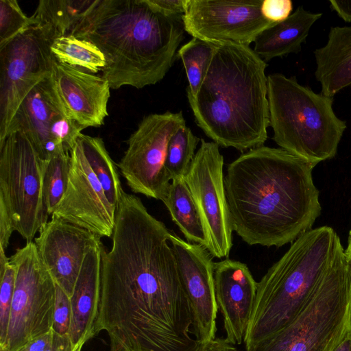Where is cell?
<instances>
[{
  "mask_svg": "<svg viewBox=\"0 0 351 351\" xmlns=\"http://www.w3.org/2000/svg\"><path fill=\"white\" fill-rule=\"evenodd\" d=\"M192 324L165 238L132 234L103 253L96 332H107L110 351H197Z\"/></svg>",
  "mask_w": 351,
  "mask_h": 351,
  "instance_id": "obj_1",
  "label": "cell"
},
{
  "mask_svg": "<svg viewBox=\"0 0 351 351\" xmlns=\"http://www.w3.org/2000/svg\"><path fill=\"white\" fill-rule=\"evenodd\" d=\"M315 165L263 145L230 162L224 184L237 234L250 245L279 247L310 230L321 213Z\"/></svg>",
  "mask_w": 351,
  "mask_h": 351,
  "instance_id": "obj_2",
  "label": "cell"
},
{
  "mask_svg": "<svg viewBox=\"0 0 351 351\" xmlns=\"http://www.w3.org/2000/svg\"><path fill=\"white\" fill-rule=\"evenodd\" d=\"M186 32L182 15L165 14L145 0H97L69 34L103 53L110 88H142L162 80Z\"/></svg>",
  "mask_w": 351,
  "mask_h": 351,
  "instance_id": "obj_3",
  "label": "cell"
},
{
  "mask_svg": "<svg viewBox=\"0 0 351 351\" xmlns=\"http://www.w3.org/2000/svg\"><path fill=\"white\" fill-rule=\"evenodd\" d=\"M216 44L197 95H187L195 123L219 146L241 152L263 146L269 126L266 62L249 45Z\"/></svg>",
  "mask_w": 351,
  "mask_h": 351,
  "instance_id": "obj_4",
  "label": "cell"
},
{
  "mask_svg": "<svg viewBox=\"0 0 351 351\" xmlns=\"http://www.w3.org/2000/svg\"><path fill=\"white\" fill-rule=\"evenodd\" d=\"M342 245L328 226L298 237L257 282L245 347L280 330L305 308Z\"/></svg>",
  "mask_w": 351,
  "mask_h": 351,
  "instance_id": "obj_5",
  "label": "cell"
},
{
  "mask_svg": "<svg viewBox=\"0 0 351 351\" xmlns=\"http://www.w3.org/2000/svg\"><path fill=\"white\" fill-rule=\"evenodd\" d=\"M267 99L273 140L281 149L315 165L335 156L346 123L335 114L332 97L273 73Z\"/></svg>",
  "mask_w": 351,
  "mask_h": 351,
  "instance_id": "obj_6",
  "label": "cell"
},
{
  "mask_svg": "<svg viewBox=\"0 0 351 351\" xmlns=\"http://www.w3.org/2000/svg\"><path fill=\"white\" fill-rule=\"evenodd\" d=\"M351 330V263L341 246L296 318L245 351H334Z\"/></svg>",
  "mask_w": 351,
  "mask_h": 351,
  "instance_id": "obj_7",
  "label": "cell"
},
{
  "mask_svg": "<svg viewBox=\"0 0 351 351\" xmlns=\"http://www.w3.org/2000/svg\"><path fill=\"white\" fill-rule=\"evenodd\" d=\"M43 159L27 135L10 132L0 143V249L14 231L32 242L49 215L42 190Z\"/></svg>",
  "mask_w": 351,
  "mask_h": 351,
  "instance_id": "obj_8",
  "label": "cell"
},
{
  "mask_svg": "<svg viewBox=\"0 0 351 351\" xmlns=\"http://www.w3.org/2000/svg\"><path fill=\"white\" fill-rule=\"evenodd\" d=\"M16 282L7 337L0 351H17L29 341L52 330L56 285L34 242L10 257Z\"/></svg>",
  "mask_w": 351,
  "mask_h": 351,
  "instance_id": "obj_9",
  "label": "cell"
},
{
  "mask_svg": "<svg viewBox=\"0 0 351 351\" xmlns=\"http://www.w3.org/2000/svg\"><path fill=\"white\" fill-rule=\"evenodd\" d=\"M53 41L32 25L0 47V143L24 98L51 74L56 61L50 49Z\"/></svg>",
  "mask_w": 351,
  "mask_h": 351,
  "instance_id": "obj_10",
  "label": "cell"
},
{
  "mask_svg": "<svg viewBox=\"0 0 351 351\" xmlns=\"http://www.w3.org/2000/svg\"><path fill=\"white\" fill-rule=\"evenodd\" d=\"M184 125L182 111L150 114L140 122L127 141L123 156L117 164L132 192L164 199L171 184L165 169L168 143Z\"/></svg>",
  "mask_w": 351,
  "mask_h": 351,
  "instance_id": "obj_11",
  "label": "cell"
},
{
  "mask_svg": "<svg viewBox=\"0 0 351 351\" xmlns=\"http://www.w3.org/2000/svg\"><path fill=\"white\" fill-rule=\"evenodd\" d=\"M215 142L201 139L184 176L199 213L205 233L204 247L213 257H228L232 246V226L226 195L223 156Z\"/></svg>",
  "mask_w": 351,
  "mask_h": 351,
  "instance_id": "obj_12",
  "label": "cell"
},
{
  "mask_svg": "<svg viewBox=\"0 0 351 351\" xmlns=\"http://www.w3.org/2000/svg\"><path fill=\"white\" fill-rule=\"evenodd\" d=\"M84 129L66 115L51 74L36 84L24 98L12 121L8 134L15 130L25 132L39 156L47 160L63 152L69 153Z\"/></svg>",
  "mask_w": 351,
  "mask_h": 351,
  "instance_id": "obj_13",
  "label": "cell"
},
{
  "mask_svg": "<svg viewBox=\"0 0 351 351\" xmlns=\"http://www.w3.org/2000/svg\"><path fill=\"white\" fill-rule=\"evenodd\" d=\"M263 0H187L182 15L186 33L206 42L249 45L274 23L261 13Z\"/></svg>",
  "mask_w": 351,
  "mask_h": 351,
  "instance_id": "obj_14",
  "label": "cell"
},
{
  "mask_svg": "<svg viewBox=\"0 0 351 351\" xmlns=\"http://www.w3.org/2000/svg\"><path fill=\"white\" fill-rule=\"evenodd\" d=\"M69 154L66 189L51 215L100 238L112 237L117 209L106 198L77 138Z\"/></svg>",
  "mask_w": 351,
  "mask_h": 351,
  "instance_id": "obj_15",
  "label": "cell"
},
{
  "mask_svg": "<svg viewBox=\"0 0 351 351\" xmlns=\"http://www.w3.org/2000/svg\"><path fill=\"white\" fill-rule=\"evenodd\" d=\"M169 243L190 304L192 332L200 343L213 340L217 332L218 311L213 256L203 245L186 241L172 232Z\"/></svg>",
  "mask_w": 351,
  "mask_h": 351,
  "instance_id": "obj_16",
  "label": "cell"
},
{
  "mask_svg": "<svg viewBox=\"0 0 351 351\" xmlns=\"http://www.w3.org/2000/svg\"><path fill=\"white\" fill-rule=\"evenodd\" d=\"M38 232L34 243L39 256L56 285L71 298L87 250L101 238L53 215Z\"/></svg>",
  "mask_w": 351,
  "mask_h": 351,
  "instance_id": "obj_17",
  "label": "cell"
},
{
  "mask_svg": "<svg viewBox=\"0 0 351 351\" xmlns=\"http://www.w3.org/2000/svg\"><path fill=\"white\" fill-rule=\"evenodd\" d=\"M51 78L69 117L84 128L104 124L110 97V86L105 78L57 60Z\"/></svg>",
  "mask_w": 351,
  "mask_h": 351,
  "instance_id": "obj_18",
  "label": "cell"
},
{
  "mask_svg": "<svg viewBox=\"0 0 351 351\" xmlns=\"http://www.w3.org/2000/svg\"><path fill=\"white\" fill-rule=\"evenodd\" d=\"M214 282L225 339L233 345L241 344L254 305L257 282L246 264L230 258L215 263Z\"/></svg>",
  "mask_w": 351,
  "mask_h": 351,
  "instance_id": "obj_19",
  "label": "cell"
},
{
  "mask_svg": "<svg viewBox=\"0 0 351 351\" xmlns=\"http://www.w3.org/2000/svg\"><path fill=\"white\" fill-rule=\"evenodd\" d=\"M103 246L100 239L87 250L70 298L72 318L69 337L77 351H82L83 346L97 335Z\"/></svg>",
  "mask_w": 351,
  "mask_h": 351,
  "instance_id": "obj_20",
  "label": "cell"
},
{
  "mask_svg": "<svg viewBox=\"0 0 351 351\" xmlns=\"http://www.w3.org/2000/svg\"><path fill=\"white\" fill-rule=\"evenodd\" d=\"M314 55L322 94L332 97L351 84V27H332L326 44Z\"/></svg>",
  "mask_w": 351,
  "mask_h": 351,
  "instance_id": "obj_21",
  "label": "cell"
},
{
  "mask_svg": "<svg viewBox=\"0 0 351 351\" xmlns=\"http://www.w3.org/2000/svg\"><path fill=\"white\" fill-rule=\"evenodd\" d=\"M322 15L298 7L287 19L261 32L254 41V51L265 62L298 53L311 26Z\"/></svg>",
  "mask_w": 351,
  "mask_h": 351,
  "instance_id": "obj_22",
  "label": "cell"
},
{
  "mask_svg": "<svg viewBox=\"0 0 351 351\" xmlns=\"http://www.w3.org/2000/svg\"><path fill=\"white\" fill-rule=\"evenodd\" d=\"M96 2L97 0H40L30 16L32 25L42 28L54 40L69 34Z\"/></svg>",
  "mask_w": 351,
  "mask_h": 351,
  "instance_id": "obj_23",
  "label": "cell"
},
{
  "mask_svg": "<svg viewBox=\"0 0 351 351\" xmlns=\"http://www.w3.org/2000/svg\"><path fill=\"white\" fill-rule=\"evenodd\" d=\"M162 201L187 241L204 245L205 233L202 219L184 178L172 180Z\"/></svg>",
  "mask_w": 351,
  "mask_h": 351,
  "instance_id": "obj_24",
  "label": "cell"
},
{
  "mask_svg": "<svg viewBox=\"0 0 351 351\" xmlns=\"http://www.w3.org/2000/svg\"><path fill=\"white\" fill-rule=\"evenodd\" d=\"M80 143L90 167L99 181L106 198L116 209L123 189L119 180L117 165L108 154L101 138L80 133Z\"/></svg>",
  "mask_w": 351,
  "mask_h": 351,
  "instance_id": "obj_25",
  "label": "cell"
},
{
  "mask_svg": "<svg viewBox=\"0 0 351 351\" xmlns=\"http://www.w3.org/2000/svg\"><path fill=\"white\" fill-rule=\"evenodd\" d=\"M50 49L58 62L91 73L101 71L106 64L103 53L96 45L72 34L56 38Z\"/></svg>",
  "mask_w": 351,
  "mask_h": 351,
  "instance_id": "obj_26",
  "label": "cell"
},
{
  "mask_svg": "<svg viewBox=\"0 0 351 351\" xmlns=\"http://www.w3.org/2000/svg\"><path fill=\"white\" fill-rule=\"evenodd\" d=\"M217 44L193 38L177 51L189 82L187 95L195 97L204 80Z\"/></svg>",
  "mask_w": 351,
  "mask_h": 351,
  "instance_id": "obj_27",
  "label": "cell"
},
{
  "mask_svg": "<svg viewBox=\"0 0 351 351\" xmlns=\"http://www.w3.org/2000/svg\"><path fill=\"white\" fill-rule=\"evenodd\" d=\"M70 154L63 152L43 160L42 190L47 213L53 212L62 198L67 186Z\"/></svg>",
  "mask_w": 351,
  "mask_h": 351,
  "instance_id": "obj_28",
  "label": "cell"
},
{
  "mask_svg": "<svg viewBox=\"0 0 351 351\" xmlns=\"http://www.w3.org/2000/svg\"><path fill=\"white\" fill-rule=\"evenodd\" d=\"M201 139L195 136L190 128L184 125L177 130L168 143L165 169L171 180L184 178L195 155Z\"/></svg>",
  "mask_w": 351,
  "mask_h": 351,
  "instance_id": "obj_29",
  "label": "cell"
},
{
  "mask_svg": "<svg viewBox=\"0 0 351 351\" xmlns=\"http://www.w3.org/2000/svg\"><path fill=\"white\" fill-rule=\"evenodd\" d=\"M16 267L0 249V348L7 337L16 282Z\"/></svg>",
  "mask_w": 351,
  "mask_h": 351,
  "instance_id": "obj_30",
  "label": "cell"
},
{
  "mask_svg": "<svg viewBox=\"0 0 351 351\" xmlns=\"http://www.w3.org/2000/svg\"><path fill=\"white\" fill-rule=\"evenodd\" d=\"M32 25L15 0L0 1V47L27 29Z\"/></svg>",
  "mask_w": 351,
  "mask_h": 351,
  "instance_id": "obj_31",
  "label": "cell"
},
{
  "mask_svg": "<svg viewBox=\"0 0 351 351\" xmlns=\"http://www.w3.org/2000/svg\"><path fill=\"white\" fill-rule=\"evenodd\" d=\"M72 318L70 298L56 285L52 331L60 335H69Z\"/></svg>",
  "mask_w": 351,
  "mask_h": 351,
  "instance_id": "obj_32",
  "label": "cell"
},
{
  "mask_svg": "<svg viewBox=\"0 0 351 351\" xmlns=\"http://www.w3.org/2000/svg\"><path fill=\"white\" fill-rule=\"evenodd\" d=\"M292 8L293 3L290 0H263L261 10L266 19L279 23L291 15Z\"/></svg>",
  "mask_w": 351,
  "mask_h": 351,
  "instance_id": "obj_33",
  "label": "cell"
},
{
  "mask_svg": "<svg viewBox=\"0 0 351 351\" xmlns=\"http://www.w3.org/2000/svg\"><path fill=\"white\" fill-rule=\"evenodd\" d=\"M145 2L161 13L183 15L186 11L187 0H145Z\"/></svg>",
  "mask_w": 351,
  "mask_h": 351,
  "instance_id": "obj_34",
  "label": "cell"
},
{
  "mask_svg": "<svg viewBox=\"0 0 351 351\" xmlns=\"http://www.w3.org/2000/svg\"><path fill=\"white\" fill-rule=\"evenodd\" d=\"M53 331L32 339L17 351H45L51 343Z\"/></svg>",
  "mask_w": 351,
  "mask_h": 351,
  "instance_id": "obj_35",
  "label": "cell"
},
{
  "mask_svg": "<svg viewBox=\"0 0 351 351\" xmlns=\"http://www.w3.org/2000/svg\"><path fill=\"white\" fill-rule=\"evenodd\" d=\"M197 351H239L233 344L226 339L215 338L213 340L201 343Z\"/></svg>",
  "mask_w": 351,
  "mask_h": 351,
  "instance_id": "obj_36",
  "label": "cell"
},
{
  "mask_svg": "<svg viewBox=\"0 0 351 351\" xmlns=\"http://www.w3.org/2000/svg\"><path fill=\"white\" fill-rule=\"evenodd\" d=\"M45 351H77L69 335H60L53 332L51 343Z\"/></svg>",
  "mask_w": 351,
  "mask_h": 351,
  "instance_id": "obj_37",
  "label": "cell"
},
{
  "mask_svg": "<svg viewBox=\"0 0 351 351\" xmlns=\"http://www.w3.org/2000/svg\"><path fill=\"white\" fill-rule=\"evenodd\" d=\"M331 8L346 22L351 21V0L329 1Z\"/></svg>",
  "mask_w": 351,
  "mask_h": 351,
  "instance_id": "obj_38",
  "label": "cell"
},
{
  "mask_svg": "<svg viewBox=\"0 0 351 351\" xmlns=\"http://www.w3.org/2000/svg\"><path fill=\"white\" fill-rule=\"evenodd\" d=\"M334 351H351V330L347 333Z\"/></svg>",
  "mask_w": 351,
  "mask_h": 351,
  "instance_id": "obj_39",
  "label": "cell"
},
{
  "mask_svg": "<svg viewBox=\"0 0 351 351\" xmlns=\"http://www.w3.org/2000/svg\"><path fill=\"white\" fill-rule=\"evenodd\" d=\"M345 254L348 257L350 263H351V229L349 232L348 241V247L345 250Z\"/></svg>",
  "mask_w": 351,
  "mask_h": 351,
  "instance_id": "obj_40",
  "label": "cell"
}]
</instances>
